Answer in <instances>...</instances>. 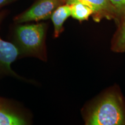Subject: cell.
I'll return each mask as SVG.
<instances>
[{
	"mask_svg": "<svg viewBox=\"0 0 125 125\" xmlns=\"http://www.w3.org/2000/svg\"><path fill=\"white\" fill-rule=\"evenodd\" d=\"M87 125H124L125 109L121 97L109 92L96 101L85 117Z\"/></svg>",
	"mask_w": 125,
	"mask_h": 125,
	"instance_id": "cell-1",
	"label": "cell"
},
{
	"mask_svg": "<svg viewBox=\"0 0 125 125\" xmlns=\"http://www.w3.org/2000/svg\"><path fill=\"white\" fill-rule=\"evenodd\" d=\"M46 24L44 23L19 25L15 30V43L20 55L46 60L45 36Z\"/></svg>",
	"mask_w": 125,
	"mask_h": 125,
	"instance_id": "cell-2",
	"label": "cell"
},
{
	"mask_svg": "<svg viewBox=\"0 0 125 125\" xmlns=\"http://www.w3.org/2000/svg\"><path fill=\"white\" fill-rule=\"evenodd\" d=\"M64 4L63 0H37L29 9L13 19L17 24L39 21L51 18L57 7Z\"/></svg>",
	"mask_w": 125,
	"mask_h": 125,
	"instance_id": "cell-3",
	"label": "cell"
},
{
	"mask_svg": "<svg viewBox=\"0 0 125 125\" xmlns=\"http://www.w3.org/2000/svg\"><path fill=\"white\" fill-rule=\"evenodd\" d=\"M5 16V11L0 12V25ZM19 56L20 52L15 43L5 41L0 37V74L16 75L11 65Z\"/></svg>",
	"mask_w": 125,
	"mask_h": 125,
	"instance_id": "cell-4",
	"label": "cell"
},
{
	"mask_svg": "<svg viewBox=\"0 0 125 125\" xmlns=\"http://www.w3.org/2000/svg\"><path fill=\"white\" fill-rule=\"evenodd\" d=\"M64 4L81 2L90 7L93 10V19L99 22L103 19L116 20V13L109 0H63Z\"/></svg>",
	"mask_w": 125,
	"mask_h": 125,
	"instance_id": "cell-5",
	"label": "cell"
},
{
	"mask_svg": "<svg viewBox=\"0 0 125 125\" xmlns=\"http://www.w3.org/2000/svg\"><path fill=\"white\" fill-rule=\"evenodd\" d=\"M26 118L4 99L0 97V125H27Z\"/></svg>",
	"mask_w": 125,
	"mask_h": 125,
	"instance_id": "cell-6",
	"label": "cell"
},
{
	"mask_svg": "<svg viewBox=\"0 0 125 125\" xmlns=\"http://www.w3.org/2000/svg\"><path fill=\"white\" fill-rule=\"evenodd\" d=\"M71 16L70 5L64 4L56 8L51 15V19L54 26V36L58 37L64 30L63 25Z\"/></svg>",
	"mask_w": 125,
	"mask_h": 125,
	"instance_id": "cell-7",
	"label": "cell"
},
{
	"mask_svg": "<svg viewBox=\"0 0 125 125\" xmlns=\"http://www.w3.org/2000/svg\"><path fill=\"white\" fill-rule=\"evenodd\" d=\"M71 16L79 21L87 20L90 16H92L93 10L88 5L81 2H74L70 4Z\"/></svg>",
	"mask_w": 125,
	"mask_h": 125,
	"instance_id": "cell-8",
	"label": "cell"
},
{
	"mask_svg": "<svg viewBox=\"0 0 125 125\" xmlns=\"http://www.w3.org/2000/svg\"><path fill=\"white\" fill-rule=\"evenodd\" d=\"M118 29L112 42V50L116 52H125V15L118 23Z\"/></svg>",
	"mask_w": 125,
	"mask_h": 125,
	"instance_id": "cell-9",
	"label": "cell"
},
{
	"mask_svg": "<svg viewBox=\"0 0 125 125\" xmlns=\"http://www.w3.org/2000/svg\"><path fill=\"white\" fill-rule=\"evenodd\" d=\"M115 10L116 16V23L125 15V0H109Z\"/></svg>",
	"mask_w": 125,
	"mask_h": 125,
	"instance_id": "cell-10",
	"label": "cell"
},
{
	"mask_svg": "<svg viewBox=\"0 0 125 125\" xmlns=\"http://www.w3.org/2000/svg\"><path fill=\"white\" fill-rule=\"evenodd\" d=\"M16 1H18V0H0V8L4 7V6L15 2Z\"/></svg>",
	"mask_w": 125,
	"mask_h": 125,
	"instance_id": "cell-11",
	"label": "cell"
}]
</instances>
